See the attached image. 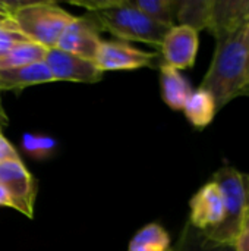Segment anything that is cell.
Here are the masks:
<instances>
[{
  "instance_id": "obj_1",
  "label": "cell",
  "mask_w": 249,
  "mask_h": 251,
  "mask_svg": "<svg viewBox=\"0 0 249 251\" xmlns=\"http://www.w3.org/2000/svg\"><path fill=\"white\" fill-rule=\"evenodd\" d=\"M216 41L213 60L201 88L213 94L220 110L235 99L249 97V19Z\"/></svg>"
},
{
  "instance_id": "obj_2",
  "label": "cell",
  "mask_w": 249,
  "mask_h": 251,
  "mask_svg": "<svg viewBox=\"0 0 249 251\" xmlns=\"http://www.w3.org/2000/svg\"><path fill=\"white\" fill-rule=\"evenodd\" d=\"M87 7L94 16L100 29L109 31L117 38L129 41H141L161 47V43L170 29L161 25L141 10L135 9L128 0L107 1H69Z\"/></svg>"
},
{
  "instance_id": "obj_3",
  "label": "cell",
  "mask_w": 249,
  "mask_h": 251,
  "mask_svg": "<svg viewBox=\"0 0 249 251\" xmlns=\"http://www.w3.org/2000/svg\"><path fill=\"white\" fill-rule=\"evenodd\" d=\"M225 199V221L214 229L203 232L207 238L233 246L248 210V175L236 168L225 165L213 175Z\"/></svg>"
},
{
  "instance_id": "obj_4",
  "label": "cell",
  "mask_w": 249,
  "mask_h": 251,
  "mask_svg": "<svg viewBox=\"0 0 249 251\" xmlns=\"http://www.w3.org/2000/svg\"><path fill=\"white\" fill-rule=\"evenodd\" d=\"M75 18L54 1H28L12 16V21L29 41L50 50L56 47L60 35Z\"/></svg>"
},
{
  "instance_id": "obj_5",
  "label": "cell",
  "mask_w": 249,
  "mask_h": 251,
  "mask_svg": "<svg viewBox=\"0 0 249 251\" xmlns=\"http://www.w3.org/2000/svg\"><path fill=\"white\" fill-rule=\"evenodd\" d=\"M0 185L9 196L10 207L26 218L34 216L37 181L21 159L0 163Z\"/></svg>"
},
{
  "instance_id": "obj_6",
  "label": "cell",
  "mask_w": 249,
  "mask_h": 251,
  "mask_svg": "<svg viewBox=\"0 0 249 251\" xmlns=\"http://www.w3.org/2000/svg\"><path fill=\"white\" fill-rule=\"evenodd\" d=\"M44 63L48 66L54 81L95 84L103 78V71L95 62L59 49H50Z\"/></svg>"
},
{
  "instance_id": "obj_7",
  "label": "cell",
  "mask_w": 249,
  "mask_h": 251,
  "mask_svg": "<svg viewBox=\"0 0 249 251\" xmlns=\"http://www.w3.org/2000/svg\"><path fill=\"white\" fill-rule=\"evenodd\" d=\"M189 225L198 231H211L225 221V199L220 187L210 181L204 184L189 201Z\"/></svg>"
},
{
  "instance_id": "obj_8",
  "label": "cell",
  "mask_w": 249,
  "mask_h": 251,
  "mask_svg": "<svg viewBox=\"0 0 249 251\" xmlns=\"http://www.w3.org/2000/svg\"><path fill=\"white\" fill-rule=\"evenodd\" d=\"M198 46V31L186 25H175L167 31L160 47L163 63L178 71L189 69L195 63Z\"/></svg>"
},
{
  "instance_id": "obj_9",
  "label": "cell",
  "mask_w": 249,
  "mask_h": 251,
  "mask_svg": "<svg viewBox=\"0 0 249 251\" xmlns=\"http://www.w3.org/2000/svg\"><path fill=\"white\" fill-rule=\"evenodd\" d=\"M158 59L157 53L135 49L120 41H103L95 57V65L104 71H132L153 66Z\"/></svg>"
},
{
  "instance_id": "obj_10",
  "label": "cell",
  "mask_w": 249,
  "mask_h": 251,
  "mask_svg": "<svg viewBox=\"0 0 249 251\" xmlns=\"http://www.w3.org/2000/svg\"><path fill=\"white\" fill-rule=\"evenodd\" d=\"M98 25L94 18H75L63 34L60 35L54 49L85 57L88 60H95L97 53L103 40L100 38Z\"/></svg>"
},
{
  "instance_id": "obj_11",
  "label": "cell",
  "mask_w": 249,
  "mask_h": 251,
  "mask_svg": "<svg viewBox=\"0 0 249 251\" xmlns=\"http://www.w3.org/2000/svg\"><path fill=\"white\" fill-rule=\"evenodd\" d=\"M249 19V0H213L211 21L208 31L216 40H220Z\"/></svg>"
},
{
  "instance_id": "obj_12",
  "label": "cell",
  "mask_w": 249,
  "mask_h": 251,
  "mask_svg": "<svg viewBox=\"0 0 249 251\" xmlns=\"http://www.w3.org/2000/svg\"><path fill=\"white\" fill-rule=\"evenodd\" d=\"M47 82H54V79L48 66L44 62H38L21 68L0 69V91L22 90L31 85L47 84Z\"/></svg>"
},
{
  "instance_id": "obj_13",
  "label": "cell",
  "mask_w": 249,
  "mask_h": 251,
  "mask_svg": "<svg viewBox=\"0 0 249 251\" xmlns=\"http://www.w3.org/2000/svg\"><path fill=\"white\" fill-rule=\"evenodd\" d=\"M160 87L163 101L172 110H183L188 97L192 93L189 81L181 74V71L173 69L164 63L160 66Z\"/></svg>"
},
{
  "instance_id": "obj_14",
  "label": "cell",
  "mask_w": 249,
  "mask_h": 251,
  "mask_svg": "<svg viewBox=\"0 0 249 251\" xmlns=\"http://www.w3.org/2000/svg\"><path fill=\"white\" fill-rule=\"evenodd\" d=\"M183 112L186 119L195 128L203 129L213 122L217 113V104L213 94L200 87L197 90H192L183 106Z\"/></svg>"
},
{
  "instance_id": "obj_15",
  "label": "cell",
  "mask_w": 249,
  "mask_h": 251,
  "mask_svg": "<svg viewBox=\"0 0 249 251\" xmlns=\"http://www.w3.org/2000/svg\"><path fill=\"white\" fill-rule=\"evenodd\" d=\"M213 0H178L176 21L195 31L208 29L211 21Z\"/></svg>"
},
{
  "instance_id": "obj_16",
  "label": "cell",
  "mask_w": 249,
  "mask_h": 251,
  "mask_svg": "<svg viewBox=\"0 0 249 251\" xmlns=\"http://www.w3.org/2000/svg\"><path fill=\"white\" fill-rule=\"evenodd\" d=\"M128 251H173L170 237L158 224H150L139 229L129 243Z\"/></svg>"
},
{
  "instance_id": "obj_17",
  "label": "cell",
  "mask_w": 249,
  "mask_h": 251,
  "mask_svg": "<svg viewBox=\"0 0 249 251\" xmlns=\"http://www.w3.org/2000/svg\"><path fill=\"white\" fill-rule=\"evenodd\" d=\"M48 49L32 43V41H25L22 44H18L15 49L9 51V54L0 60V69H10V68H21L38 62H44L47 56Z\"/></svg>"
},
{
  "instance_id": "obj_18",
  "label": "cell",
  "mask_w": 249,
  "mask_h": 251,
  "mask_svg": "<svg viewBox=\"0 0 249 251\" xmlns=\"http://www.w3.org/2000/svg\"><path fill=\"white\" fill-rule=\"evenodd\" d=\"M135 9L141 10L144 15L153 21L166 25L169 28L175 26L176 22V4L178 0H128Z\"/></svg>"
},
{
  "instance_id": "obj_19",
  "label": "cell",
  "mask_w": 249,
  "mask_h": 251,
  "mask_svg": "<svg viewBox=\"0 0 249 251\" xmlns=\"http://www.w3.org/2000/svg\"><path fill=\"white\" fill-rule=\"evenodd\" d=\"M175 251H236L233 246L222 244L207 238L201 231L192 228L189 224L185 226L182 237Z\"/></svg>"
},
{
  "instance_id": "obj_20",
  "label": "cell",
  "mask_w": 249,
  "mask_h": 251,
  "mask_svg": "<svg viewBox=\"0 0 249 251\" xmlns=\"http://www.w3.org/2000/svg\"><path fill=\"white\" fill-rule=\"evenodd\" d=\"M22 149L34 159L43 160L54 154L57 143L54 138L41 134H25L22 137Z\"/></svg>"
},
{
  "instance_id": "obj_21",
  "label": "cell",
  "mask_w": 249,
  "mask_h": 251,
  "mask_svg": "<svg viewBox=\"0 0 249 251\" xmlns=\"http://www.w3.org/2000/svg\"><path fill=\"white\" fill-rule=\"evenodd\" d=\"M29 41L18 28L13 25V21L6 25H0V60H3L12 49L18 44Z\"/></svg>"
},
{
  "instance_id": "obj_22",
  "label": "cell",
  "mask_w": 249,
  "mask_h": 251,
  "mask_svg": "<svg viewBox=\"0 0 249 251\" xmlns=\"http://www.w3.org/2000/svg\"><path fill=\"white\" fill-rule=\"evenodd\" d=\"M235 250L236 251H249V207L245 215V219L242 222L241 231L238 234V238L235 241Z\"/></svg>"
},
{
  "instance_id": "obj_23",
  "label": "cell",
  "mask_w": 249,
  "mask_h": 251,
  "mask_svg": "<svg viewBox=\"0 0 249 251\" xmlns=\"http://www.w3.org/2000/svg\"><path fill=\"white\" fill-rule=\"evenodd\" d=\"M18 159H21V157L16 153L15 147L7 141V138L0 131V163L9 162V160H18Z\"/></svg>"
},
{
  "instance_id": "obj_24",
  "label": "cell",
  "mask_w": 249,
  "mask_h": 251,
  "mask_svg": "<svg viewBox=\"0 0 249 251\" xmlns=\"http://www.w3.org/2000/svg\"><path fill=\"white\" fill-rule=\"evenodd\" d=\"M0 206H4V207H10V200H9V196L6 193V190L0 185Z\"/></svg>"
},
{
  "instance_id": "obj_25",
  "label": "cell",
  "mask_w": 249,
  "mask_h": 251,
  "mask_svg": "<svg viewBox=\"0 0 249 251\" xmlns=\"http://www.w3.org/2000/svg\"><path fill=\"white\" fill-rule=\"evenodd\" d=\"M7 122H9L7 115L4 113L3 107H0V131H1V128H4V126L7 125Z\"/></svg>"
},
{
  "instance_id": "obj_26",
  "label": "cell",
  "mask_w": 249,
  "mask_h": 251,
  "mask_svg": "<svg viewBox=\"0 0 249 251\" xmlns=\"http://www.w3.org/2000/svg\"><path fill=\"white\" fill-rule=\"evenodd\" d=\"M12 22V18L9 15H6L3 10H0V25H6V24H10Z\"/></svg>"
},
{
  "instance_id": "obj_27",
  "label": "cell",
  "mask_w": 249,
  "mask_h": 251,
  "mask_svg": "<svg viewBox=\"0 0 249 251\" xmlns=\"http://www.w3.org/2000/svg\"><path fill=\"white\" fill-rule=\"evenodd\" d=\"M248 207H249V175H248Z\"/></svg>"
},
{
  "instance_id": "obj_28",
  "label": "cell",
  "mask_w": 249,
  "mask_h": 251,
  "mask_svg": "<svg viewBox=\"0 0 249 251\" xmlns=\"http://www.w3.org/2000/svg\"><path fill=\"white\" fill-rule=\"evenodd\" d=\"M0 107H1V99H0Z\"/></svg>"
}]
</instances>
